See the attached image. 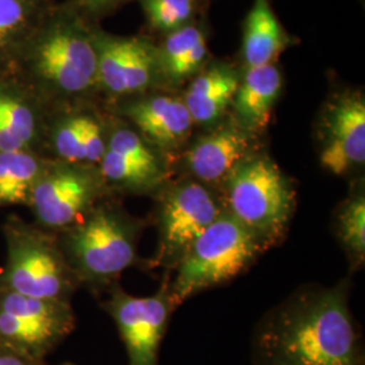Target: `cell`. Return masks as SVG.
I'll return each instance as SVG.
<instances>
[{
	"label": "cell",
	"mask_w": 365,
	"mask_h": 365,
	"mask_svg": "<svg viewBox=\"0 0 365 365\" xmlns=\"http://www.w3.org/2000/svg\"><path fill=\"white\" fill-rule=\"evenodd\" d=\"M163 78L179 84L195 76L203 68L207 56V39L200 27L187 25L167 34L163 45L157 48Z\"/></svg>",
	"instance_id": "21"
},
{
	"label": "cell",
	"mask_w": 365,
	"mask_h": 365,
	"mask_svg": "<svg viewBox=\"0 0 365 365\" xmlns=\"http://www.w3.org/2000/svg\"><path fill=\"white\" fill-rule=\"evenodd\" d=\"M99 98L111 106L143 96L163 80L157 48L138 36H115L92 25Z\"/></svg>",
	"instance_id": "8"
},
{
	"label": "cell",
	"mask_w": 365,
	"mask_h": 365,
	"mask_svg": "<svg viewBox=\"0 0 365 365\" xmlns=\"http://www.w3.org/2000/svg\"><path fill=\"white\" fill-rule=\"evenodd\" d=\"M113 114L126 120L145 141L164 152L182 146L194 128L182 99L170 95H143L111 106Z\"/></svg>",
	"instance_id": "14"
},
{
	"label": "cell",
	"mask_w": 365,
	"mask_h": 365,
	"mask_svg": "<svg viewBox=\"0 0 365 365\" xmlns=\"http://www.w3.org/2000/svg\"><path fill=\"white\" fill-rule=\"evenodd\" d=\"M13 76L49 111L98 102V56L91 24L57 0L27 41Z\"/></svg>",
	"instance_id": "2"
},
{
	"label": "cell",
	"mask_w": 365,
	"mask_h": 365,
	"mask_svg": "<svg viewBox=\"0 0 365 365\" xmlns=\"http://www.w3.org/2000/svg\"><path fill=\"white\" fill-rule=\"evenodd\" d=\"M48 365V364H46ZM58 365H76V364H72V363H63V364H58Z\"/></svg>",
	"instance_id": "27"
},
{
	"label": "cell",
	"mask_w": 365,
	"mask_h": 365,
	"mask_svg": "<svg viewBox=\"0 0 365 365\" xmlns=\"http://www.w3.org/2000/svg\"><path fill=\"white\" fill-rule=\"evenodd\" d=\"M264 244L223 209L178 262L170 286L173 307L206 288L220 286L247 269Z\"/></svg>",
	"instance_id": "6"
},
{
	"label": "cell",
	"mask_w": 365,
	"mask_h": 365,
	"mask_svg": "<svg viewBox=\"0 0 365 365\" xmlns=\"http://www.w3.org/2000/svg\"><path fill=\"white\" fill-rule=\"evenodd\" d=\"M222 211L223 205L207 185L191 178L172 184L163 192L158 206V261L178 265Z\"/></svg>",
	"instance_id": "9"
},
{
	"label": "cell",
	"mask_w": 365,
	"mask_h": 365,
	"mask_svg": "<svg viewBox=\"0 0 365 365\" xmlns=\"http://www.w3.org/2000/svg\"><path fill=\"white\" fill-rule=\"evenodd\" d=\"M256 365H365L363 339L342 287L298 294L253 339Z\"/></svg>",
	"instance_id": "1"
},
{
	"label": "cell",
	"mask_w": 365,
	"mask_h": 365,
	"mask_svg": "<svg viewBox=\"0 0 365 365\" xmlns=\"http://www.w3.org/2000/svg\"><path fill=\"white\" fill-rule=\"evenodd\" d=\"M283 90V78L274 64L250 66L241 76L233 99V120L253 137L268 126Z\"/></svg>",
	"instance_id": "17"
},
{
	"label": "cell",
	"mask_w": 365,
	"mask_h": 365,
	"mask_svg": "<svg viewBox=\"0 0 365 365\" xmlns=\"http://www.w3.org/2000/svg\"><path fill=\"white\" fill-rule=\"evenodd\" d=\"M103 307L117 325L129 365H160V345L173 309L168 288L138 298L115 287Z\"/></svg>",
	"instance_id": "10"
},
{
	"label": "cell",
	"mask_w": 365,
	"mask_h": 365,
	"mask_svg": "<svg viewBox=\"0 0 365 365\" xmlns=\"http://www.w3.org/2000/svg\"><path fill=\"white\" fill-rule=\"evenodd\" d=\"M98 168L110 194H143L163 182L165 168L153 146L123 119L111 115Z\"/></svg>",
	"instance_id": "11"
},
{
	"label": "cell",
	"mask_w": 365,
	"mask_h": 365,
	"mask_svg": "<svg viewBox=\"0 0 365 365\" xmlns=\"http://www.w3.org/2000/svg\"><path fill=\"white\" fill-rule=\"evenodd\" d=\"M6 262L0 288L33 298L71 302L78 287L57 235L11 214L1 226Z\"/></svg>",
	"instance_id": "4"
},
{
	"label": "cell",
	"mask_w": 365,
	"mask_h": 365,
	"mask_svg": "<svg viewBox=\"0 0 365 365\" xmlns=\"http://www.w3.org/2000/svg\"><path fill=\"white\" fill-rule=\"evenodd\" d=\"M241 76L226 64L202 68L182 98L194 125H215L233 103Z\"/></svg>",
	"instance_id": "18"
},
{
	"label": "cell",
	"mask_w": 365,
	"mask_h": 365,
	"mask_svg": "<svg viewBox=\"0 0 365 365\" xmlns=\"http://www.w3.org/2000/svg\"><path fill=\"white\" fill-rule=\"evenodd\" d=\"M148 25L165 36L191 25L197 6L196 0H140Z\"/></svg>",
	"instance_id": "24"
},
{
	"label": "cell",
	"mask_w": 365,
	"mask_h": 365,
	"mask_svg": "<svg viewBox=\"0 0 365 365\" xmlns=\"http://www.w3.org/2000/svg\"><path fill=\"white\" fill-rule=\"evenodd\" d=\"M107 197L81 221L56 233L78 286H108L137 261L141 223Z\"/></svg>",
	"instance_id": "3"
},
{
	"label": "cell",
	"mask_w": 365,
	"mask_h": 365,
	"mask_svg": "<svg viewBox=\"0 0 365 365\" xmlns=\"http://www.w3.org/2000/svg\"><path fill=\"white\" fill-rule=\"evenodd\" d=\"M253 135L235 120L199 137L185 155L184 164L191 179L205 185L223 184L235 167L252 155Z\"/></svg>",
	"instance_id": "16"
},
{
	"label": "cell",
	"mask_w": 365,
	"mask_h": 365,
	"mask_svg": "<svg viewBox=\"0 0 365 365\" xmlns=\"http://www.w3.org/2000/svg\"><path fill=\"white\" fill-rule=\"evenodd\" d=\"M337 230L341 244L351 259L363 264L365 259V196L357 190L339 209Z\"/></svg>",
	"instance_id": "23"
},
{
	"label": "cell",
	"mask_w": 365,
	"mask_h": 365,
	"mask_svg": "<svg viewBox=\"0 0 365 365\" xmlns=\"http://www.w3.org/2000/svg\"><path fill=\"white\" fill-rule=\"evenodd\" d=\"M292 45L274 11L271 0H255L244 24L242 57L247 68L274 64Z\"/></svg>",
	"instance_id": "20"
},
{
	"label": "cell",
	"mask_w": 365,
	"mask_h": 365,
	"mask_svg": "<svg viewBox=\"0 0 365 365\" xmlns=\"http://www.w3.org/2000/svg\"><path fill=\"white\" fill-rule=\"evenodd\" d=\"M57 0H0V76L13 75L18 57Z\"/></svg>",
	"instance_id": "19"
},
{
	"label": "cell",
	"mask_w": 365,
	"mask_h": 365,
	"mask_svg": "<svg viewBox=\"0 0 365 365\" xmlns=\"http://www.w3.org/2000/svg\"><path fill=\"white\" fill-rule=\"evenodd\" d=\"M0 365H46V361L36 360L27 354L0 344Z\"/></svg>",
	"instance_id": "26"
},
{
	"label": "cell",
	"mask_w": 365,
	"mask_h": 365,
	"mask_svg": "<svg viewBox=\"0 0 365 365\" xmlns=\"http://www.w3.org/2000/svg\"><path fill=\"white\" fill-rule=\"evenodd\" d=\"M49 108L13 75L0 76V153H43Z\"/></svg>",
	"instance_id": "15"
},
{
	"label": "cell",
	"mask_w": 365,
	"mask_h": 365,
	"mask_svg": "<svg viewBox=\"0 0 365 365\" xmlns=\"http://www.w3.org/2000/svg\"><path fill=\"white\" fill-rule=\"evenodd\" d=\"M78 16L91 25L118 11L133 0H63Z\"/></svg>",
	"instance_id": "25"
},
{
	"label": "cell",
	"mask_w": 365,
	"mask_h": 365,
	"mask_svg": "<svg viewBox=\"0 0 365 365\" xmlns=\"http://www.w3.org/2000/svg\"><path fill=\"white\" fill-rule=\"evenodd\" d=\"M110 119L111 114H103L98 102L51 110L45 134V156L98 167L105 155Z\"/></svg>",
	"instance_id": "12"
},
{
	"label": "cell",
	"mask_w": 365,
	"mask_h": 365,
	"mask_svg": "<svg viewBox=\"0 0 365 365\" xmlns=\"http://www.w3.org/2000/svg\"><path fill=\"white\" fill-rule=\"evenodd\" d=\"M110 195L98 167L49 158L31 191L27 209L36 225L60 233L81 221Z\"/></svg>",
	"instance_id": "7"
},
{
	"label": "cell",
	"mask_w": 365,
	"mask_h": 365,
	"mask_svg": "<svg viewBox=\"0 0 365 365\" xmlns=\"http://www.w3.org/2000/svg\"><path fill=\"white\" fill-rule=\"evenodd\" d=\"M49 157L19 150L0 153V209L26 206Z\"/></svg>",
	"instance_id": "22"
},
{
	"label": "cell",
	"mask_w": 365,
	"mask_h": 365,
	"mask_svg": "<svg viewBox=\"0 0 365 365\" xmlns=\"http://www.w3.org/2000/svg\"><path fill=\"white\" fill-rule=\"evenodd\" d=\"M222 188L223 209L265 248L284 235L295 209V191L274 160L261 153L249 155Z\"/></svg>",
	"instance_id": "5"
},
{
	"label": "cell",
	"mask_w": 365,
	"mask_h": 365,
	"mask_svg": "<svg viewBox=\"0 0 365 365\" xmlns=\"http://www.w3.org/2000/svg\"><path fill=\"white\" fill-rule=\"evenodd\" d=\"M321 165L344 176L365 161V99L360 92L334 96L321 119Z\"/></svg>",
	"instance_id": "13"
}]
</instances>
